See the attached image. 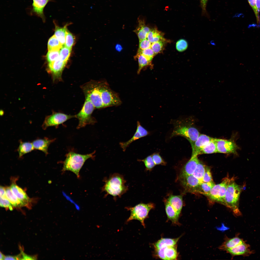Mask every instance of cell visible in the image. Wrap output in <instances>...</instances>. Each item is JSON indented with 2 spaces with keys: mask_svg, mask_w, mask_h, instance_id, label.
Instances as JSON below:
<instances>
[{
  "mask_svg": "<svg viewBox=\"0 0 260 260\" xmlns=\"http://www.w3.org/2000/svg\"><path fill=\"white\" fill-rule=\"evenodd\" d=\"M63 46L54 35L48 40L47 47L48 51L59 50Z\"/></svg>",
  "mask_w": 260,
  "mask_h": 260,
  "instance_id": "32",
  "label": "cell"
},
{
  "mask_svg": "<svg viewBox=\"0 0 260 260\" xmlns=\"http://www.w3.org/2000/svg\"><path fill=\"white\" fill-rule=\"evenodd\" d=\"M138 25L134 31L137 35L139 41L146 39L147 34L150 30L145 24L144 19L141 17L138 19Z\"/></svg>",
  "mask_w": 260,
  "mask_h": 260,
  "instance_id": "20",
  "label": "cell"
},
{
  "mask_svg": "<svg viewBox=\"0 0 260 260\" xmlns=\"http://www.w3.org/2000/svg\"><path fill=\"white\" fill-rule=\"evenodd\" d=\"M53 22L55 26L54 35L62 45L64 46L65 45V37L67 31V26L69 24H67L63 27H60L57 25L55 21Z\"/></svg>",
  "mask_w": 260,
  "mask_h": 260,
  "instance_id": "23",
  "label": "cell"
},
{
  "mask_svg": "<svg viewBox=\"0 0 260 260\" xmlns=\"http://www.w3.org/2000/svg\"><path fill=\"white\" fill-rule=\"evenodd\" d=\"M101 81H93L84 86L83 90L86 97L88 99L95 108H104L101 97Z\"/></svg>",
  "mask_w": 260,
  "mask_h": 260,
  "instance_id": "5",
  "label": "cell"
},
{
  "mask_svg": "<svg viewBox=\"0 0 260 260\" xmlns=\"http://www.w3.org/2000/svg\"><path fill=\"white\" fill-rule=\"evenodd\" d=\"M0 206L1 207L8 209L11 210H13V207L7 196L0 197Z\"/></svg>",
  "mask_w": 260,
  "mask_h": 260,
  "instance_id": "44",
  "label": "cell"
},
{
  "mask_svg": "<svg viewBox=\"0 0 260 260\" xmlns=\"http://www.w3.org/2000/svg\"><path fill=\"white\" fill-rule=\"evenodd\" d=\"M242 188L235 182L234 177L231 178L225 194L224 205L230 208L235 215L241 214L239 209V201Z\"/></svg>",
  "mask_w": 260,
  "mask_h": 260,
  "instance_id": "4",
  "label": "cell"
},
{
  "mask_svg": "<svg viewBox=\"0 0 260 260\" xmlns=\"http://www.w3.org/2000/svg\"><path fill=\"white\" fill-rule=\"evenodd\" d=\"M215 141L217 153L238 155L237 151L240 148L234 140L215 138Z\"/></svg>",
  "mask_w": 260,
  "mask_h": 260,
  "instance_id": "11",
  "label": "cell"
},
{
  "mask_svg": "<svg viewBox=\"0 0 260 260\" xmlns=\"http://www.w3.org/2000/svg\"><path fill=\"white\" fill-rule=\"evenodd\" d=\"M135 57H136L135 58H137L138 63V68L137 71L138 74L140 73L142 69L144 67L148 66H152L151 62L142 54L137 53Z\"/></svg>",
  "mask_w": 260,
  "mask_h": 260,
  "instance_id": "34",
  "label": "cell"
},
{
  "mask_svg": "<svg viewBox=\"0 0 260 260\" xmlns=\"http://www.w3.org/2000/svg\"><path fill=\"white\" fill-rule=\"evenodd\" d=\"M256 5L258 10L259 12L260 11V0H256Z\"/></svg>",
  "mask_w": 260,
  "mask_h": 260,
  "instance_id": "53",
  "label": "cell"
},
{
  "mask_svg": "<svg viewBox=\"0 0 260 260\" xmlns=\"http://www.w3.org/2000/svg\"><path fill=\"white\" fill-rule=\"evenodd\" d=\"M74 38L73 36L67 30L66 35L64 46L67 48L71 49L74 43Z\"/></svg>",
  "mask_w": 260,
  "mask_h": 260,
  "instance_id": "41",
  "label": "cell"
},
{
  "mask_svg": "<svg viewBox=\"0 0 260 260\" xmlns=\"http://www.w3.org/2000/svg\"><path fill=\"white\" fill-rule=\"evenodd\" d=\"M5 189L7 197L13 207L19 208L23 206L22 203L13 193L10 187H5Z\"/></svg>",
  "mask_w": 260,
  "mask_h": 260,
  "instance_id": "30",
  "label": "cell"
},
{
  "mask_svg": "<svg viewBox=\"0 0 260 260\" xmlns=\"http://www.w3.org/2000/svg\"><path fill=\"white\" fill-rule=\"evenodd\" d=\"M151 43L146 38L139 41L138 50H142L151 48Z\"/></svg>",
  "mask_w": 260,
  "mask_h": 260,
  "instance_id": "48",
  "label": "cell"
},
{
  "mask_svg": "<svg viewBox=\"0 0 260 260\" xmlns=\"http://www.w3.org/2000/svg\"><path fill=\"white\" fill-rule=\"evenodd\" d=\"M116 48L117 50L120 51L122 50V47L120 45L117 44L116 46Z\"/></svg>",
  "mask_w": 260,
  "mask_h": 260,
  "instance_id": "54",
  "label": "cell"
},
{
  "mask_svg": "<svg viewBox=\"0 0 260 260\" xmlns=\"http://www.w3.org/2000/svg\"><path fill=\"white\" fill-rule=\"evenodd\" d=\"M101 97L104 108L117 106L121 103L117 93L110 88L105 81H101Z\"/></svg>",
  "mask_w": 260,
  "mask_h": 260,
  "instance_id": "8",
  "label": "cell"
},
{
  "mask_svg": "<svg viewBox=\"0 0 260 260\" xmlns=\"http://www.w3.org/2000/svg\"><path fill=\"white\" fill-rule=\"evenodd\" d=\"M200 6L202 9V14L203 15L207 14L206 10L207 3L208 0H200Z\"/></svg>",
  "mask_w": 260,
  "mask_h": 260,
  "instance_id": "49",
  "label": "cell"
},
{
  "mask_svg": "<svg viewBox=\"0 0 260 260\" xmlns=\"http://www.w3.org/2000/svg\"><path fill=\"white\" fill-rule=\"evenodd\" d=\"M103 181L104 184L102 190L106 193L105 197L110 195L116 199L117 197H121L128 189L126 180L119 174L113 173L108 177L105 178Z\"/></svg>",
  "mask_w": 260,
  "mask_h": 260,
  "instance_id": "1",
  "label": "cell"
},
{
  "mask_svg": "<svg viewBox=\"0 0 260 260\" xmlns=\"http://www.w3.org/2000/svg\"><path fill=\"white\" fill-rule=\"evenodd\" d=\"M206 165L200 160L193 174L191 175L201 182L204 174Z\"/></svg>",
  "mask_w": 260,
  "mask_h": 260,
  "instance_id": "33",
  "label": "cell"
},
{
  "mask_svg": "<svg viewBox=\"0 0 260 260\" xmlns=\"http://www.w3.org/2000/svg\"><path fill=\"white\" fill-rule=\"evenodd\" d=\"M189 118L179 119L174 121V128L171 137L181 136L187 139L190 144L196 140L200 133L193 125Z\"/></svg>",
  "mask_w": 260,
  "mask_h": 260,
  "instance_id": "2",
  "label": "cell"
},
{
  "mask_svg": "<svg viewBox=\"0 0 260 260\" xmlns=\"http://www.w3.org/2000/svg\"><path fill=\"white\" fill-rule=\"evenodd\" d=\"M154 207L153 203H150L147 204L141 203L133 207H125V208L130 211V216L127 219L126 222L134 220H137L145 227L144 220L148 216L150 210L153 208Z\"/></svg>",
  "mask_w": 260,
  "mask_h": 260,
  "instance_id": "6",
  "label": "cell"
},
{
  "mask_svg": "<svg viewBox=\"0 0 260 260\" xmlns=\"http://www.w3.org/2000/svg\"><path fill=\"white\" fill-rule=\"evenodd\" d=\"M244 242L242 239L237 236L231 238L227 237L219 248L222 250L226 251Z\"/></svg>",
  "mask_w": 260,
  "mask_h": 260,
  "instance_id": "22",
  "label": "cell"
},
{
  "mask_svg": "<svg viewBox=\"0 0 260 260\" xmlns=\"http://www.w3.org/2000/svg\"><path fill=\"white\" fill-rule=\"evenodd\" d=\"M147 39L151 43L160 41H164L165 40L161 33L156 28L150 29Z\"/></svg>",
  "mask_w": 260,
  "mask_h": 260,
  "instance_id": "27",
  "label": "cell"
},
{
  "mask_svg": "<svg viewBox=\"0 0 260 260\" xmlns=\"http://www.w3.org/2000/svg\"><path fill=\"white\" fill-rule=\"evenodd\" d=\"M199 160L197 156H191L190 159L182 168L179 175H192L195 170Z\"/></svg>",
  "mask_w": 260,
  "mask_h": 260,
  "instance_id": "19",
  "label": "cell"
},
{
  "mask_svg": "<svg viewBox=\"0 0 260 260\" xmlns=\"http://www.w3.org/2000/svg\"><path fill=\"white\" fill-rule=\"evenodd\" d=\"M231 179L228 177H225L222 182V185L219 193L218 202L224 205L225 194L228 185Z\"/></svg>",
  "mask_w": 260,
  "mask_h": 260,
  "instance_id": "28",
  "label": "cell"
},
{
  "mask_svg": "<svg viewBox=\"0 0 260 260\" xmlns=\"http://www.w3.org/2000/svg\"><path fill=\"white\" fill-rule=\"evenodd\" d=\"M215 185L214 181L208 182H201L199 187L198 194H202L205 196L210 192Z\"/></svg>",
  "mask_w": 260,
  "mask_h": 260,
  "instance_id": "35",
  "label": "cell"
},
{
  "mask_svg": "<svg viewBox=\"0 0 260 260\" xmlns=\"http://www.w3.org/2000/svg\"><path fill=\"white\" fill-rule=\"evenodd\" d=\"M71 50L64 45L59 50V59L67 63L70 56Z\"/></svg>",
  "mask_w": 260,
  "mask_h": 260,
  "instance_id": "37",
  "label": "cell"
},
{
  "mask_svg": "<svg viewBox=\"0 0 260 260\" xmlns=\"http://www.w3.org/2000/svg\"><path fill=\"white\" fill-rule=\"evenodd\" d=\"M55 139L45 137L43 139H37L33 141L32 143L34 149L41 151L47 155L48 154V149L49 145Z\"/></svg>",
  "mask_w": 260,
  "mask_h": 260,
  "instance_id": "18",
  "label": "cell"
},
{
  "mask_svg": "<svg viewBox=\"0 0 260 260\" xmlns=\"http://www.w3.org/2000/svg\"><path fill=\"white\" fill-rule=\"evenodd\" d=\"M33 2L30 9L29 14L41 18L43 21H46V17L44 13V9L48 3L52 0H32Z\"/></svg>",
  "mask_w": 260,
  "mask_h": 260,
  "instance_id": "12",
  "label": "cell"
},
{
  "mask_svg": "<svg viewBox=\"0 0 260 260\" xmlns=\"http://www.w3.org/2000/svg\"><path fill=\"white\" fill-rule=\"evenodd\" d=\"M164 252L166 260H175L177 258V253L174 246L165 247Z\"/></svg>",
  "mask_w": 260,
  "mask_h": 260,
  "instance_id": "36",
  "label": "cell"
},
{
  "mask_svg": "<svg viewBox=\"0 0 260 260\" xmlns=\"http://www.w3.org/2000/svg\"><path fill=\"white\" fill-rule=\"evenodd\" d=\"M20 144L17 149L19 157L20 158L25 154L30 152L34 149L32 143L19 141Z\"/></svg>",
  "mask_w": 260,
  "mask_h": 260,
  "instance_id": "24",
  "label": "cell"
},
{
  "mask_svg": "<svg viewBox=\"0 0 260 260\" xmlns=\"http://www.w3.org/2000/svg\"><path fill=\"white\" fill-rule=\"evenodd\" d=\"M137 53H140L143 55L151 62L155 55L151 48L142 50H138Z\"/></svg>",
  "mask_w": 260,
  "mask_h": 260,
  "instance_id": "42",
  "label": "cell"
},
{
  "mask_svg": "<svg viewBox=\"0 0 260 260\" xmlns=\"http://www.w3.org/2000/svg\"><path fill=\"white\" fill-rule=\"evenodd\" d=\"M226 251L232 256L237 255H248L253 253L249 248V246L244 242Z\"/></svg>",
  "mask_w": 260,
  "mask_h": 260,
  "instance_id": "17",
  "label": "cell"
},
{
  "mask_svg": "<svg viewBox=\"0 0 260 260\" xmlns=\"http://www.w3.org/2000/svg\"><path fill=\"white\" fill-rule=\"evenodd\" d=\"M75 117H76L75 115H68L60 112H54L46 117L42 125V127L44 130L50 126L58 127L59 125L69 119Z\"/></svg>",
  "mask_w": 260,
  "mask_h": 260,
  "instance_id": "10",
  "label": "cell"
},
{
  "mask_svg": "<svg viewBox=\"0 0 260 260\" xmlns=\"http://www.w3.org/2000/svg\"><path fill=\"white\" fill-rule=\"evenodd\" d=\"M171 206L177 213L180 214L183 205L182 198L181 195H171L166 200Z\"/></svg>",
  "mask_w": 260,
  "mask_h": 260,
  "instance_id": "21",
  "label": "cell"
},
{
  "mask_svg": "<svg viewBox=\"0 0 260 260\" xmlns=\"http://www.w3.org/2000/svg\"><path fill=\"white\" fill-rule=\"evenodd\" d=\"M139 162H143L145 167L146 170L150 171L156 165L151 155L143 159H138Z\"/></svg>",
  "mask_w": 260,
  "mask_h": 260,
  "instance_id": "38",
  "label": "cell"
},
{
  "mask_svg": "<svg viewBox=\"0 0 260 260\" xmlns=\"http://www.w3.org/2000/svg\"><path fill=\"white\" fill-rule=\"evenodd\" d=\"M59 50L48 51L46 55L48 63L52 62L58 59L59 57Z\"/></svg>",
  "mask_w": 260,
  "mask_h": 260,
  "instance_id": "39",
  "label": "cell"
},
{
  "mask_svg": "<svg viewBox=\"0 0 260 260\" xmlns=\"http://www.w3.org/2000/svg\"><path fill=\"white\" fill-rule=\"evenodd\" d=\"M214 139L206 135L200 134L196 140L190 144L192 148L191 156H198L201 149Z\"/></svg>",
  "mask_w": 260,
  "mask_h": 260,
  "instance_id": "14",
  "label": "cell"
},
{
  "mask_svg": "<svg viewBox=\"0 0 260 260\" xmlns=\"http://www.w3.org/2000/svg\"><path fill=\"white\" fill-rule=\"evenodd\" d=\"M17 179H12L10 187L14 194L21 202L23 206L29 207L32 200L28 196L25 191L16 184V180Z\"/></svg>",
  "mask_w": 260,
  "mask_h": 260,
  "instance_id": "13",
  "label": "cell"
},
{
  "mask_svg": "<svg viewBox=\"0 0 260 260\" xmlns=\"http://www.w3.org/2000/svg\"><path fill=\"white\" fill-rule=\"evenodd\" d=\"M222 183L215 185L210 192L205 196H206L210 202H218L220 189Z\"/></svg>",
  "mask_w": 260,
  "mask_h": 260,
  "instance_id": "29",
  "label": "cell"
},
{
  "mask_svg": "<svg viewBox=\"0 0 260 260\" xmlns=\"http://www.w3.org/2000/svg\"><path fill=\"white\" fill-rule=\"evenodd\" d=\"M213 182L210 168L206 166L202 182Z\"/></svg>",
  "mask_w": 260,
  "mask_h": 260,
  "instance_id": "46",
  "label": "cell"
},
{
  "mask_svg": "<svg viewBox=\"0 0 260 260\" xmlns=\"http://www.w3.org/2000/svg\"><path fill=\"white\" fill-rule=\"evenodd\" d=\"M4 256H4V255H3L1 253V252H0V260H3L4 259Z\"/></svg>",
  "mask_w": 260,
  "mask_h": 260,
  "instance_id": "55",
  "label": "cell"
},
{
  "mask_svg": "<svg viewBox=\"0 0 260 260\" xmlns=\"http://www.w3.org/2000/svg\"><path fill=\"white\" fill-rule=\"evenodd\" d=\"M215 139L203 147L200 150L199 155L209 154L217 153Z\"/></svg>",
  "mask_w": 260,
  "mask_h": 260,
  "instance_id": "31",
  "label": "cell"
},
{
  "mask_svg": "<svg viewBox=\"0 0 260 260\" xmlns=\"http://www.w3.org/2000/svg\"><path fill=\"white\" fill-rule=\"evenodd\" d=\"M178 179L185 192L198 194L201 182L198 179L192 175H179Z\"/></svg>",
  "mask_w": 260,
  "mask_h": 260,
  "instance_id": "9",
  "label": "cell"
},
{
  "mask_svg": "<svg viewBox=\"0 0 260 260\" xmlns=\"http://www.w3.org/2000/svg\"><path fill=\"white\" fill-rule=\"evenodd\" d=\"M95 152L82 155L72 151L69 152L66 155L65 159L63 162L62 171H70L79 178L80 170L84 163L88 159L93 158Z\"/></svg>",
  "mask_w": 260,
  "mask_h": 260,
  "instance_id": "3",
  "label": "cell"
},
{
  "mask_svg": "<svg viewBox=\"0 0 260 260\" xmlns=\"http://www.w3.org/2000/svg\"><path fill=\"white\" fill-rule=\"evenodd\" d=\"M164 41H160L153 43L151 45V48L155 55L161 52L163 48Z\"/></svg>",
  "mask_w": 260,
  "mask_h": 260,
  "instance_id": "40",
  "label": "cell"
},
{
  "mask_svg": "<svg viewBox=\"0 0 260 260\" xmlns=\"http://www.w3.org/2000/svg\"><path fill=\"white\" fill-rule=\"evenodd\" d=\"M153 160L156 165H165L166 162L158 153H155L151 155Z\"/></svg>",
  "mask_w": 260,
  "mask_h": 260,
  "instance_id": "45",
  "label": "cell"
},
{
  "mask_svg": "<svg viewBox=\"0 0 260 260\" xmlns=\"http://www.w3.org/2000/svg\"><path fill=\"white\" fill-rule=\"evenodd\" d=\"M250 6L253 10L255 15L258 27H260V18L259 15V12L256 5V0H247Z\"/></svg>",
  "mask_w": 260,
  "mask_h": 260,
  "instance_id": "43",
  "label": "cell"
},
{
  "mask_svg": "<svg viewBox=\"0 0 260 260\" xmlns=\"http://www.w3.org/2000/svg\"><path fill=\"white\" fill-rule=\"evenodd\" d=\"M149 133L142 126L140 122H137L136 130L133 136L128 141L125 142L120 143V145L123 151H125L127 148L132 142L142 137H145L149 134Z\"/></svg>",
  "mask_w": 260,
  "mask_h": 260,
  "instance_id": "16",
  "label": "cell"
},
{
  "mask_svg": "<svg viewBox=\"0 0 260 260\" xmlns=\"http://www.w3.org/2000/svg\"><path fill=\"white\" fill-rule=\"evenodd\" d=\"M20 255L21 258V260H32L36 259H35L36 258L35 257L28 255L25 254L23 252H21V254Z\"/></svg>",
  "mask_w": 260,
  "mask_h": 260,
  "instance_id": "51",
  "label": "cell"
},
{
  "mask_svg": "<svg viewBox=\"0 0 260 260\" xmlns=\"http://www.w3.org/2000/svg\"><path fill=\"white\" fill-rule=\"evenodd\" d=\"M4 260H20L19 255L16 256H5L4 257Z\"/></svg>",
  "mask_w": 260,
  "mask_h": 260,
  "instance_id": "52",
  "label": "cell"
},
{
  "mask_svg": "<svg viewBox=\"0 0 260 260\" xmlns=\"http://www.w3.org/2000/svg\"><path fill=\"white\" fill-rule=\"evenodd\" d=\"M95 107L88 98L85 99L83 107L79 113L75 115L78 120L77 129L84 127L89 124H94L96 120L92 116V113Z\"/></svg>",
  "mask_w": 260,
  "mask_h": 260,
  "instance_id": "7",
  "label": "cell"
},
{
  "mask_svg": "<svg viewBox=\"0 0 260 260\" xmlns=\"http://www.w3.org/2000/svg\"><path fill=\"white\" fill-rule=\"evenodd\" d=\"M66 63L63 61L59 58L55 61L48 63V69L54 80H61L62 72Z\"/></svg>",
  "mask_w": 260,
  "mask_h": 260,
  "instance_id": "15",
  "label": "cell"
},
{
  "mask_svg": "<svg viewBox=\"0 0 260 260\" xmlns=\"http://www.w3.org/2000/svg\"><path fill=\"white\" fill-rule=\"evenodd\" d=\"M188 47V44L185 40L181 39L178 41L176 44V48L178 51L181 52L185 50Z\"/></svg>",
  "mask_w": 260,
  "mask_h": 260,
  "instance_id": "47",
  "label": "cell"
},
{
  "mask_svg": "<svg viewBox=\"0 0 260 260\" xmlns=\"http://www.w3.org/2000/svg\"><path fill=\"white\" fill-rule=\"evenodd\" d=\"M165 247L159 249H156L157 254L158 257L164 260H166L164 252Z\"/></svg>",
  "mask_w": 260,
  "mask_h": 260,
  "instance_id": "50",
  "label": "cell"
},
{
  "mask_svg": "<svg viewBox=\"0 0 260 260\" xmlns=\"http://www.w3.org/2000/svg\"><path fill=\"white\" fill-rule=\"evenodd\" d=\"M166 213L168 218L174 224H178L179 214L167 201L165 202Z\"/></svg>",
  "mask_w": 260,
  "mask_h": 260,
  "instance_id": "26",
  "label": "cell"
},
{
  "mask_svg": "<svg viewBox=\"0 0 260 260\" xmlns=\"http://www.w3.org/2000/svg\"><path fill=\"white\" fill-rule=\"evenodd\" d=\"M179 239L162 238L157 241L155 244L156 249L160 248L165 247L175 246Z\"/></svg>",
  "mask_w": 260,
  "mask_h": 260,
  "instance_id": "25",
  "label": "cell"
}]
</instances>
